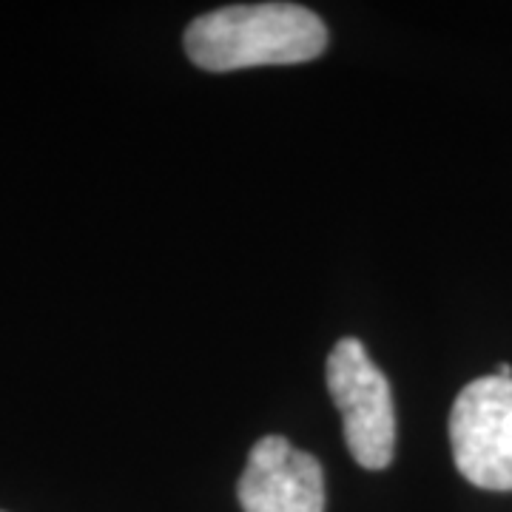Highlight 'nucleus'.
<instances>
[{
    "label": "nucleus",
    "mask_w": 512,
    "mask_h": 512,
    "mask_svg": "<svg viewBox=\"0 0 512 512\" xmlns=\"http://www.w3.org/2000/svg\"><path fill=\"white\" fill-rule=\"evenodd\" d=\"M450 447L458 473L478 490L512 493V379L481 376L458 393Z\"/></svg>",
    "instance_id": "7ed1b4c3"
},
{
    "label": "nucleus",
    "mask_w": 512,
    "mask_h": 512,
    "mask_svg": "<svg viewBox=\"0 0 512 512\" xmlns=\"http://www.w3.org/2000/svg\"><path fill=\"white\" fill-rule=\"evenodd\" d=\"M245 512H325L322 464L282 436L254 444L237 484Z\"/></svg>",
    "instance_id": "20e7f679"
},
{
    "label": "nucleus",
    "mask_w": 512,
    "mask_h": 512,
    "mask_svg": "<svg viewBox=\"0 0 512 512\" xmlns=\"http://www.w3.org/2000/svg\"><path fill=\"white\" fill-rule=\"evenodd\" d=\"M328 46L322 18L296 3H242L191 20L185 52L205 72L308 63Z\"/></svg>",
    "instance_id": "f257e3e1"
},
{
    "label": "nucleus",
    "mask_w": 512,
    "mask_h": 512,
    "mask_svg": "<svg viewBox=\"0 0 512 512\" xmlns=\"http://www.w3.org/2000/svg\"><path fill=\"white\" fill-rule=\"evenodd\" d=\"M328 390L345 419L350 456L365 470H384L396 450V413L384 373L359 339L336 342L328 356Z\"/></svg>",
    "instance_id": "f03ea898"
},
{
    "label": "nucleus",
    "mask_w": 512,
    "mask_h": 512,
    "mask_svg": "<svg viewBox=\"0 0 512 512\" xmlns=\"http://www.w3.org/2000/svg\"><path fill=\"white\" fill-rule=\"evenodd\" d=\"M0 512H3V510H0Z\"/></svg>",
    "instance_id": "39448f33"
}]
</instances>
